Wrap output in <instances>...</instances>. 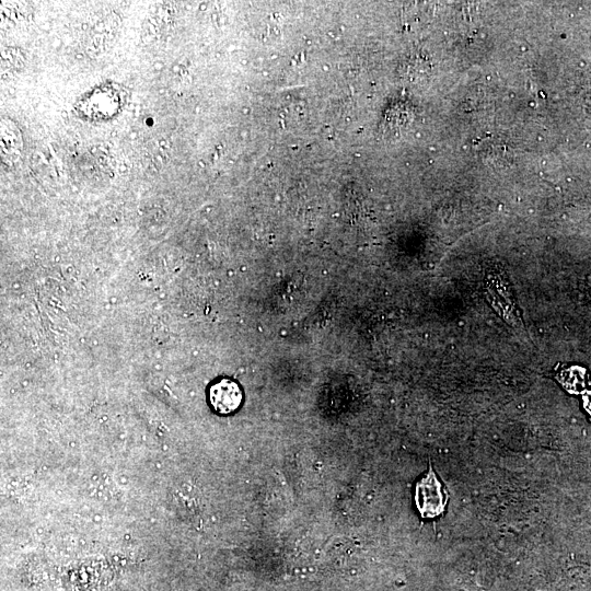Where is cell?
Segmentation results:
<instances>
[{
  "label": "cell",
  "mask_w": 591,
  "mask_h": 591,
  "mask_svg": "<svg viewBox=\"0 0 591 591\" xmlns=\"http://www.w3.org/2000/svg\"><path fill=\"white\" fill-rule=\"evenodd\" d=\"M415 501L424 518H434L444 512L448 496L431 466L416 485Z\"/></svg>",
  "instance_id": "cell-1"
},
{
  "label": "cell",
  "mask_w": 591,
  "mask_h": 591,
  "mask_svg": "<svg viewBox=\"0 0 591 591\" xmlns=\"http://www.w3.org/2000/svg\"><path fill=\"white\" fill-rule=\"evenodd\" d=\"M487 280L488 299L491 304L506 322L517 325L519 316L508 287V281H506L499 271L488 273Z\"/></svg>",
  "instance_id": "cell-2"
},
{
  "label": "cell",
  "mask_w": 591,
  "mask_h": 591,
  "mask_svg": "<svg viewBox=\"0 0 591 591\" xmlns=\"http://www.w3.org/2000/svg\"><path fill=\"white\" fill-rule=\"evenodd\" d=\"M209 398L216 412L230 414L240 406L242 392L235 382L223 379L210 387Z\"/></svg>",
  "instance_id": "cell-3"
}]
</instances>
